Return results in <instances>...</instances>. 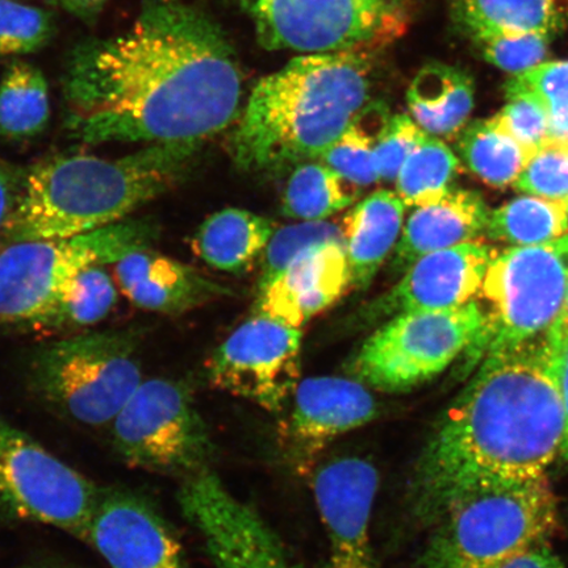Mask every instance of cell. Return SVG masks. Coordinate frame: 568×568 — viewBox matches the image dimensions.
Wrapping results in <instances>:
<instances>
[{
	"label": "cell",
	"mask_w": 568,
	"mask_h": 568,
	"mask_svg": "<svg viewBox=\"0 0 568 568\" xmlns=\"http://www.w3.org/2000/svg\"><path fill=\"white\" fill-rule=\"evenodd\" d=\"M61 84L68 136L88 145H202L233 123L243 95L230 40L183 0H144L123 33L78 42Z\"/></svg>",
	"instance_id": "6da1fadb"
},
{
	"label": "cell",
	"mask_w": 568,
	"mask_h": 568,
	"mask_svg": "<svg viewBox=\"0 0 568 568\" xmlns=\"http://www.w3.org/2000/svg\"><path fill=\"white\" fill-rule=\"evenodd\" d=\"M564 437L549 331L488 352L416 462L408 491L412 516L433 527L467 496L548 477Z\"/></svg>",
	"instance_id": "7a4b0ae2"
},
{
	"label": "cell",
	"mask_w": 568,
	"mask_h": 568,
	"mask_svg": "<svg viewBox=\"0 0 568 568\" xmlns=\"http://www.w3.org/2000/svg\"><path fill=\"white\" fill-rule=\"evenodd\" d=\"M201 146L152 144L116 160L61 154L34 163L0 232V247L78 236L124 222L178 186Z\"/></svg>",
	"instance_id": "3957f363"
},
{
	"label": "cell",
	"mask_w": 568,
	"mask_h": 568,
	"mask_svg": "<svg viewBox=\"0 0 568 568\" xmlns=\"http://www.w3.org/2000/svg\"><path fill=\"white\" fill-rule=\"evenodd\" d=\"M371 88L357 52L296 57L255 84L233 133V161L255 172L317 159L365 109Z\"/></svg>",
	"instance_id": "277c9868"
},
{
	"label": "cell",
	"mask_w": 568,
	"mask_h": 568,
	"mask_svg": "<svg viewBox=\"0 0 568 568\" xmlns=\"http://www.w3.org/2000/svg\"><path fill=\"white\" fill-rule=\"evenodd\" d=\"M136 329L84 332L36 349L27 366L31 393L67 420L111 425L140 387Z\"/></svg>",
	"instance_id": "5b68a950"
},
{
	"label": "cell",
	"mask_w": 568,
	"mask_h": 568,
	"mask_svg": "<svg viewBox=\"0 0 568 568\" xmlns=\"http://www.w3.org/2000/svg\"><path fill=\"white\" fill-rule=\"evenodd\" d=\"M417 568H499L548 544L558 527V503L548 477L488 489L454 504L433 525Z\"/></svg>",
	"instance_id": "8992f818"
},
{
	"label": "cell",
	"mask_w": 568,
	"mask_h": 568,
	"mask_svg": "<svg viewBox=\"0 0 568 568\" xmlns=\"http://www.w3.org/2000/svg\"><path fill=\"white\" fill-rule=\"evenodd\" d=\"M158 237V223L126 219L78 236L24 241L2 247L0 323H26L83 270L116 264L128 253L152 247Z\"/></svg>",
	"instance_id": "52a82bcc"
},
{
	"label": "cell",
	"mask_w": 568,
	"mask_h": 568,
	"mask_svg": "<svg viewBox=\"0 0 568 568\" xmlns=\"http://www.w3.org/2000/svg\"><path fill=\"white\" fill-rule=\"evenodd\" d=\"M487 326L486 312L474 301L449 311L404 312L362 344L349 373L382 393H407L442 374Z\"/></svg>",
	"instance_id": "ba28073f"
},
{
	"label": "cell",
	"mask_w": 568,
	"mask_h": 568,
	"mask_svg": "<svg viewBox=\"0 0 568 568\" xmlns=\"http://www.w3.org/2000/svg\"><path fill=\"white\" fill-rule=\"evenodd\" d=\"M270 51L361 53L406 30L404 0H239Z\"/></svg>",
	"instance_id": "9c48e42d"
},
{
	"label": "cell",
	"mask_w": 568,
	"mask_h": 568,
	"mask_svg": "<svg viewBox=\"0 0 568 568\" xmlns=\"http://www.w3.org/2000/svg\"><path fill=\"white\" fill-rule=\"evenodd\" d=\"M111 443L125 464L184 479L209 467L213 445L184 383H141L111 424Z\"/></svg>",
	"instance_id": "30bf717a"
},
{
	"label": "cell",
	"mask_w": 568,
	"mask_h": 568,
	"mask_svg": "<svg viewBox=\"0 0 568 568\" xmlns=\"http://www.w3.org/2000/svg\"><path fill=\"white\" fill-rule=\"evenodd\" d=\"M101 488L0 416V516L87 541Z\"/></svg>",
	"instance_id": "8fae6325"
},
{
	"label": "cell",
	"mask_w": 568,
	"mask_h": 568,
	"mask_svg": "<svg viewBox=\"0 0 568 568\" xmlns=\"http://www.w3.org/2000/svg\"><path fill=\"white\" fill-rule=\"evenodd\" d=\"M491 303L489 352L545 335L562 315L568 291V233L550 243L495 254L481 284Z\"/></svg>",
	"instance_id": "7c38bea8"
},
{
	"label": "cell",
	"mask_w": 568,
	"mask_h": 568,
	"mask_svg": "<svg viewBox=\"0 0 568 568\" xmlns=\"http://www.w3.org/2000/svg\"><path fill=\"white\" fill-rule=\"evenodd\" d=\"M178 501L216 568H295L264 517L211 468L184 479Z\"/></svg>",
	"instance_id": "4fadbf2b"
},
{
	"label": "cell",
	"mask_w": 568,
	"mask_h": 568,
	"mask_svg": "<svg viewBox=\"0 0 568 568\" xmlns=\"http://www.w3.org/2000/svg\"><path fill=\"white\" fill-rule=\"evenodd\" d=\"M301 329L255 316L217 347L210 362L212 385L282 410L301 379Z\"/></svg>",
	"instance_id": "5bb4252c"
},
{
	"label": "cell",
	"mask_w": 568,
	"mask_h": 568,
	"mask_svg": "<svg viewBox=\"0 0 568 568\" xmlns=\"http://www.w3.org/2000/svg\"><path fill=\"white\" fill-rule=\"evenodd\" d=\"M87 542L111 568H189L180 538L145 496L102 487Z\"/></svg>",
	"instance_id": "9a60e30c"
},
{
	"label": "cell",
	"mask_w": 568,
	"mask_h": 568,
	"mask_svg": "<svg viewBox=\"0 0 568 568\" xmlns=\"http://www.w3.org/2000/svg\"><path fill=\"white\" fill-rule=\"evenodd\" d=\"M379 473L371 460L339 457L318 468L314 495L326 537L325 568H375L371 524Z\"/></svg>",
	"instance_id": "2e32d148"
},
{
	"label": "cell",
	"mask_w": 568,
	"mask_h": 568,
	"mask_svg": "<svg viewBox=\"0 0 568 568\" xmlns=\"http://www.w3.org/2000/svg\"><path fill=\"white\" fill-rule=\"evenodd\" d=\"M378 414V403L361 382L314 376L296 386L281 443L291 464L307 468L338 437L372 423Z\"/></svg>",
	"instance_id": "e0dca14e"
},
{
	"label": "cell",
	"mask_w": 568,
	"mask_h": 568,
	"mask_svg": "<svg viewBox=\"0 0 568 568\" xmlns=\"http://www.w3.org/2000/svg\"><path fill=\"white\" fill-rule=\"evenodd\" d=\"M493 258V248L475 241L424 255L394 288L366 305L359 322L371 324L404 312L459 308L481 288Z\"/></svg>",
	"instance_id": "ac0fdd59"
},
{
	"label": "cell",
	"mask_w": 568,
	"mask_h": 568,
	"mask_svg": "<svg viewBox=\"0 0 568 568\" xmlns=\"http://www.w3.org/2000/svg\"><path fill=\"white\" fill-rule=\"evenodd\" d=\"M349 287L352 275L345 245L314 247L260 291L254 315L301 329L312 317L339 301Z\"/></svg>",
	"instance_id": "d6986e66"
},
{
	"label": "cell",
	"mask_w": 568,
	"mask_h": 568,
	"mask_svg": "<svg viewBox=\"0 0 568 568\" xmlns=\"http://www.w3.org/2000/svg\"><path fill=\"white\" fill-rule=\"evenodd\" d=\"M120 288L134 305L165 315H181L231 290L205 278L194 267L152 251L139 248L116 262Z\"/></svg>",
	"instance_id": "ffe728a7"
},
{
	"label": "cell",
	"mask_w": 568,
	"mask_h": 568,
	"mask_svg": "<svg viewBox=\"0 0 568 568\" xmlns=\"http://www.w3.org/2000/svg\"><path fill=\"white\" fill-rule=\"evenodd\" d=\"M488 216L480 195L466 190L450 191L442 201L418 207L394 248L393 273H406L424 255L473 243L486 231Z\"/></svg>",
	"instance_id": "44dd1931"
},
{
	"label": "cell",
	"mask_w": 568,
	"mask_h": 568,
	"mask_svg": "<svg viewBox=\"0 0 568 568\" xmlns=\"http://www.w3.org/2000/svg\"><path fill=\"white\" fill-rule=\"evenodd\" d=\"M406 204L393 191L368 195L347 213L343 234L352 286L371 287L376 273L399 241Z\"/></svg>",
	"instance_id": "7402d4cb"
},
{
	"label": "cell",
	"mask_w": 568,
	"mask_h": 568,
	"mask_svg": "<svg viewBox=\"0 0 568 568\" xmlns=\"http://www.w3.org/2000/svg\"><path fill=\"white\" fill-rule=\"evenodd\" d=\"M456 23L471 39L560 32L568 24V0H450Z\"/></svg>",
	"instance_id": "603a6c76"
},
{
	"label": "cell",
	"mask_w": 568,
	"mask_h": 568,
	"mask_svg": "<svg viewBox=\"0 0 568 568\" xmlns=\"http://www.w3.org/2000/svg\"><path fill=\"white\" fill-rule=\"evenodd\" d=\"M276 225L257 213L225 209L204 220L193 237V251L213 268L240 274L260 261Z\"/></svg>",
	"instance_id": "cb8c5ba5"
},
{
	"label": "cell",
	"mask_w": 568,
	"mask_h": 568,
	"mask_svg": "<svg viewBox=\"0 0 568 568\" xmlns=\"http://www.w3.org/2000/svg\"><path fill=\"white\" fill-rule=\"evenodd\" d=\"M474 91L473 78L466 71L445 63H429L408 90L412 118L426 134L456 136L470 116Z\"/></svg>",
	"instance_id": "d4e9b609"
},
{
	"label": "cell",
	"mask_w": 568,
	"mask_h": 568,
	"mask_svg": "<svg viewBox=\"0 0 568 568\" xmlns=\"http://www.w3.org/2000/svg\"><path fill=\"white\" fill-rule=\"evenodd\" d=\"M118 297L115 283L104 267L91 266L18 328L45 335L89 328L109 317Z\"/></svg>",
	"instance_id": "484cf974"
},
{
	"label": "cell",
	"mask_w": 568,
	"mask_h": 568,
	"mask_svg": "<svg viewBox=\"0 0 568 568\" xmlns=\"http://www.w3.org/2000/svg\"><path fill=\"white\" fill-rule=\"evenodd\" d=\"M51 120L49 83L42 71L13 61L0 80V136L21 142L40 136Z\"/></svg>",
	"instance_id": "4316f807"
},
{
	"label": "cell",
	"mask_w": 568,
	"mask_h": 568,
	"mask_svg": "<svg viewBox=\"0 0 568 568\" xmlns=\"http://www.w3.org/2000/svg\"><path fill=\"white\" fill-rule=\"evenodd\" d=\"M387 106L366 105L347 130L317 159L354 186H372L381 181L375 163V145L389 122Z\"/></svg>",
	"instance_id": "83f0119b"
},
{
	"label": "cell",
	"mask_w": 568,
	"mask_h": 568,
	"mask_svg": "<svg viewBox=\"0 0 568 568\" xmlns=\"http://www.w3.org/2000/svg\"><path fill=\"white\" fill-rule=\"evenodd\" d=\"M458 151L467 168L494 187L515 183L531 158L495 119L467 126L462 132Z\"/></svg>",
	"instance_id": "f1b7e54d"
},
{
	"label": "cell",
	"mask_w": 568,
	"mask_h": 568,
	"mask_svg": "<svg viewBox=\"0 0 568 568\" xmlns=\"http://www.w3.org/2000/svg\"><path fill=\"white\" fill-rule=\"evenodd\" d=\"M568 231L566 204L523 196L489 212L486 232L516 246L550 243Z\"/></svg>",
	"instance_id": "f546056e"
},
{
	"label": "cell",
	"mask_w": 568,
	"mask_h": 568,
	"mask_svg": "<svg viewBox=\"0 0 568 568\" xmlns=\"http://www.w3.org/2000/svg\"><path fill=\"white\" fill-rule=\"evenodd\" d=\"M345 181L322 162L303 163L288 178L282 213L301 222H323L354 202Z\"/></svg>",
	"instance_id": "4dcf8cb0"
},
{
	"label": "cell",
	"mask_w": 568,
	"mask_h": 568,
	"mask_svg": "<svg viewBox=\"0 0 568 568\" xmlns=\"http://www.w3.org/2000/svg\"><path fill=\"white\" fill-rule=\"evenodd\" d=\"M458 165L449 146L426 134L397 174L396 194L406 207L435 204L450 193Z\"/></svg>",
	"instance_id": "1f68e13d"
},
{
	"label": "cell",
	"mask_w": 568,
	"mask_h": 568,
	"mask_svg": "<svg viewBox=\"0 0 568 568\" xmlns=\"http://www.w3.org/2000/svg\"><path fill=\"white\" fill-rule=\"evenodd\" d=\"M328 244H344L341 224L323 220L276 229L260 258L258 293L278 278L302 254Z\"/></svg>",
	"instance_id": "d6a6232c"
},
{
	"label": "cell",
	"mask_w": 568,
	"mask_h": 568,
	"mask_svg": "<svg viewBox=\"0 0 568 568\" xmlns=\"http://www.w3.org/2000/svg\"><path fill=\"white\" fill-rule=\"evenodd\" d=\"M55 32L52 12L20 0H0V59L39 52Z\"/></svg>",
	"instance_id": "836d02e7"
},
{
	"label": "cell",
	"mask_w": 568,
	"mask_h": 568,
	"mask_svg": "<svg viewBox=\"0 0 568 568\" xmlns=\"http://www.w3.org/2000/svg\"><path fill=\"white\" fill-rule=\"evenodd\" d=\"M508 103L495 122L530 155L549 142V120L541 102L517 78L506 87Z\"/></svg>",
	"instance_id": "e575fe53"
},
{
	"label": "cell",
	"mask_w": 568,
	"mask_h": 568,
	"mask_svg": "<svg viewBox=\"0 0 568 568\" xmlns=\"http://www.w3.org/2000/svg\"><path fill=\"white\" fill-rule=\"evenodd\" d=\"M516 78L544 105L549 142L568 144V61L541 63Z\"/></svg>",
	"instance_id": "d590c367"
},
{
	"label": "cell",
	"mask_w": 568,
	"mask_h": 568,
	"mask_svg": "<svg viewBox=\"0 0 568 568\" xmlns=\"http://www.w3.org/2000/svg\"><path fill=\"white\" fill-rule=\"evenodd\" d=\"M515 186L530 196L568 202V144L548 142L531 155Z\"/></svg>",
	"instance_id": "8d00e7d4"
},
{
	"label": "cell",
	"mask_w": 568,
	"mask_h": 568,
	"mask_svg": "<svg viewBox=\"0 0 568 568\" xmlns=\"http://www.w3.org/2000/svg\"><path fill=\"white\" fill-rule=\"evenodd\" d=\"M483 57L495 67L523 74L541 65L548 55L549 38L541 34L491 36L474 39Z\"/></svg>",
	"instance_id": "74e56055"
},
{
	"label": "cell",
	"mask_w": 568,
	"mask_h": 568,
	"mask_svg": "<svg viewBox=\"0 0 568 568\" xmlns=\"http://www.w3.org/2000/svg\"><path fill=\"white\" fill-rule=\"evenodd\" d=\"M426 138V133L407 115L389 119L375 145V163L379 180L396 181L404 162Z\"/></svg>",
	"instance_id": "f35d334b"
},
{
	"label": "cell",
	"mask_w": 568,
	"mask_h": 568,
	"mask_svg": "<svg viewBox=\"0 0 568 568\" xmlns=\"http://www.w3.org/2000/svg\"><path fill=\"white\" fill-rule=\"evenodd\" d=\"M549 338L554 374L565 414V437L559 457L568 464V325L558 320L549 329Z\"/></svg>",
	"instance_id": "ab89813d"
},
{
	"label": "cell",
	"mask_w": 568,
	"mask_h": 568,
	"mask_svg": "<svg viewBox=\"0 0 568 568\" xmlns=\"http://www.w3.org/2000/svg\"><path fill=\"white\" fill-rule=\"evenodd\" d=\"M27 169L0 158V232L17 209L23 191Z\"/></svg>",
	"instance_id": "60d3db41"
},
{
	"label": "cell",
	"mask_w": 568,
	"mask_h": 568,
	"mask_svg": "<svg viewBox=\"0 0 568 568\" xmlns=\"http://www.w3.org/2000/svg\"><path fill=\"white\" fill-rule=\"evenodd\" d=\"M499 568H566V566L548 544H542L524 551Z\"/></svg>",
	"instance_id": "b9f144b4"
},
{
	"label": "cell",
	"mask_w": 568,
	"mask_h": 568,
	"mask_svg": "<svg viewBox=\"0 0 568 568\" xmlns=\"http://www.w3.org/2000/svg\"><path fill=\"white\" fill-rule=\"evenodd\" d=\"M51 2L61 7L70 16L82 20L83 23L92 24L101 16L109 0H51Z\"/></svg>",
	"instance_id": "7bdbcfd3"
},
{
	"label": "cell",
	"mask_w": 568,
	"mask_h": 568,
	"mask_svg": "<svg viewBox=\"0 0 568 568\" xmlns=\"http://www.w3.org/2000/svg\"><path fill=\"white\" fill-rule=\"evenodd\" d=\"M559 320L564 324L568 325V291H567L566 302L564 305L562 315H560Z\"/></svg>",
	"instance_id": "ee69618b"
},
{
	"label": "cell",
	"mask_w": 568,
	"mask_h": 568,
	"mask_svg": "<svg viewBox=\"0 0 568 568\" xmlns=\"http://www.w3.org/2000/svg\"><path fill=\"white\" fill-rule=\"evenodd\" d=\"M18 568H62V567H55V566H45V565H38V566H21Z\"/></svg>",
	"instance_id": "f6af8a7d"
},
{
	"label": "cell",
	"mask_w": 568,
	"mask_h": 568,
	"mask_svg": "<svg viewBox=\"0 0 568 568\" xmlns=\"http://www.w3.org/2000/svg\"><path fill=\"white\" fill-rule=\"evenodd\" d=\"M566 210H567V215H568V202L566 203Z\"/></svg>",
	"instance_id": "bcb514c9"
}]
</instances>
